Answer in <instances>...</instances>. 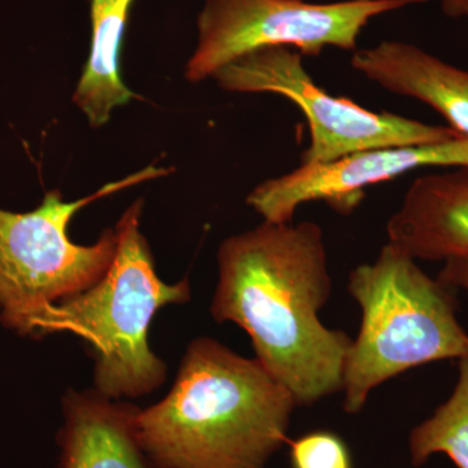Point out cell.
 <instances>
[{"label": "cell", "mask_w": 468, "mask_h": 468, "mask_svg": "<svg viewBox=\"0 0 468 468\" xmlns=\"http://www.w3.org/2000/svg\"><path fill=\"white\" fill-rule=\"evenodd\" d=\"M332 294L324 232L314 221L268 223L218 246L209 313L250 337L255 358L298 408L341 392L350 335L323 324Z\"/></svg>", "instance_id": "6da1fadb"}, {"label": "cell", "mask_w": 468, "mask_h": 468, "mask_svg": "<svg viewBox=\"0 0 468 468\" xmlns=\"http://www.w3.org/2000/svg\"><path fill=\"white\" fill-rule=\"evenodd\" d=\"M295 408L260 360L198 337L167 396L138 412V439L160 468H266Z\"/></svg>", "instance_id": "7a4b0ae2"}, {"label": "cell", "mask_w": 468, "mask_h": 468, "mask_svg": "<svg viewBox=\"0 0 468 468\" xmlns=\"http://www.w3.org/2000/svg\"><path fill=\"white\" fill-rule=\"evenodd\" d=\"M143 211L140 198L117 221L115 257L97 284L46 306L18 331L85 340L94 360L92 389L107 399H140L165 384L167 365L150 349V324L163 307L187 303L192 297L189 280L167 284L156 273L141 232Z\"/></svg>", "instance_id": "3957f363"}, {"label": "cell", "mask_w": 468, "mask_h": 468, "mask_svg": "<svg viewBox=\"0 0 468 468\" xmlns=\"http://www.w3.org/2000/svg\"><path fill=\"white\" fill-rule=\"evenodd\" d=\"M454 286L428 276L392 243L349 275L347 291L362 320L343 372V408L362 411L369 394L409 369L468 358V334L457 318Z\"/></svg>", "instance_id": "277c9868"}, {"label": "cell", "mask_w": 468, "mask_h": 468, "mask_svg": "<svg viewBox=\"0 0 468 468\" xmlns=\"http://www.w3.org/2000/svg\"><path fill=\"white\" fill-rule=\"evenodd\" d=\"M172 172L151 165L77 201H64L55 189L33 211L0 208V322L18 332L46 306L97 284L115 257V228L104 229L92 245H77L68 236L73 217L92 202Z\"/></svg>", "instance_id": "5b68a950"}, {"label": "cell", "mask_w": 468, "mask_h": 468, "mask_svg": "<svg viewBox=\"0 0 468 468\" xmlns=\"http://www.w3.org/2000/svg\"><path fill=\"white\" fill-rule=\"evenodd\" d=\"M427 0H206L197 17V46L184 76L199 84L243 55L289 48L302 57L325 48L358 50V39L374 18Z\"/></svg>", "instance_id": "8992f818"}, {"label": "cell", "mask_w": 468, "mask_h": 468, "mask_svg": "<svg viewBox=\"0 0 468 468\" xmlns=\"http://www.w3.org/2000/svg\"><path fill=\"white\" fill-rule=\"evenodd\" d=\"M212 80L228 92L282 95L306 117L310 144L301 165H325L359 151L441 143L457 133L448 125L426 124L393 112H375L335 97L307 72L303 57L289 48L243 55Z\"/></svg>", "instance_id": "52a82bcc"}, {"label": "cell", "mask_w": 468, "mask_h": 468, "mask_svg": "<svg viewBox=\"0 0 468 468\" xmlns=\"http://www.w3.org/2000/svg\"><path fill=\"white\" fill-rule=\"evenodd\" d=\"M428 167L468 168V137L441 143L359 151L325 165H301L268 178L249 193L246 202L268 223H292L310 202H325L341 215L353 214L374 185Z\"/></svg>", "instance_id": "ba28073f"}, {"label": "cell", "mask_w": 468, "mask_h": 468, "mask_svg": "<svg viewBox=\"0 0 468 468\" xmlns=\"http://www.w3.org/2000/svg\"><path fill=\"white\" fill-rule=\"evenodd\" d=\"M387 236L415 261H468V168L415 178Z\"/></svg>", "instance_id": "9c48e42d"}, {"label": "cell", "mask_w": 468, "mask_h": 468, "mask_svg": "<svg viewBox=\"0 0 468 468\" xmlns=\"http://www.w3.org/2000/svg\"><path fill=\"white\" fill-rule=\"evenodd\" d=\"M140 410L94 389H68L57 436L61 468H160L138 439Z\"/></svg>", "instance_id": "30bf717a"}, {"label": "cell", "mask_w": 468, "mask_h": 468, "mask_svg": "<svg viewBox=\"0 0 468 468\" xmlns=\"http://www.w3.org/2000/svg\"><path fill=\"white\" fill-rule=\"evenodd\" d=\"M351 67L385 90L427 104L455 133L468 137V70L394 39L354 51Z\"/></svg>", "instance_id": "8fae6325"}, {"label": "cell", "mask_w": 468, "mask_h": 468, "mask_svg": "<svg viewBox=\"0 0 468 468\" xmlns=\"http://www.w3.org/2000/svg\"><path fill=\"white\" fill-rule=\"evenodd\" d=\"M135 0H89L90 48L72 101L91 128L110 122L113 111L137 98L120 69L126 27Z\"/></svg>", "instance_id": "7c38bea8"}, {"label": "cell", "mask_w": 468, "mask_h": 468, "mask_svg": "<svg viewBox=\"0 0 468 468\" xmlns=\"http://www.w3.org/2000/svg\"><path fill=\"white\" fill-rule=\"evenodd\" d=\"M458 380L448 401L410 433L412 466L445 454L458 468H468V358L458 360Z\"/></svg>", "instance_id": "4fadbf2b"}, {"label": "cell", "mask_w": 468, "mask_h": 468, "mask_svg": "<svg viewBox=\"0 0 468 468\" xmlns=\"http://www.w3.org/2000/svg\"><path fill=\"white\" fill-rule=\"evenodd\" d=\"M292 468H353L346 443L329 431H315L289 441Z\"/></svg>", "instance_id": "5bb4252c"}, {"label": "cell", "mask_w": 468, "mask_h": 468, "mask_svg": "<svg viewBox=\"0 0 468 468\" xmlns=\"http://www.w3.org/2000/svg\"><path fill=\"white\" fill-rule=\"evenodd\" d=\"M439 279L454 288L468 292V261L451 260L443 261Z\"/></svg>", "instance_id": "9a60e30c"}, {"label": "cell", "mask_w": 468, "mask_h": 468, "mask_svg": "<svg viewBox=\"0 0 468 468\" xmlns=\"http://www.w3.org/2000/svg\"><path fill=\"white\" fill-rule=\"evenodd\" d=\"M442 14L452 20L468 18V0H436Z\"/></svg>", "instance_id": "2e32d148"}]
</instances>
